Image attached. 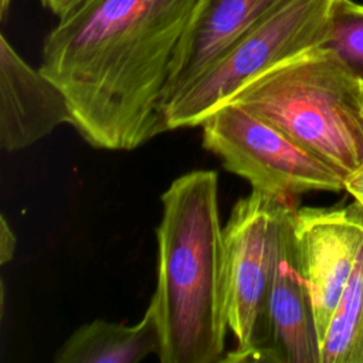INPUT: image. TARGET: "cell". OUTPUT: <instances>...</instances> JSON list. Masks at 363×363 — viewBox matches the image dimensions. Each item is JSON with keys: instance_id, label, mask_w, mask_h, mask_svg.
Masks as SVG:
<instances>
[{"instance_id": "obj_1", "label": "cell", "mask_w": 363, "mask_h": 363, "mask_svg": "<svg viewBox=\"0 0 363 363\" xmlns=\"http://www.w3.org/2000/svg\"><path fill=\"white\" fill-rule=\"evenodd\" d=\"M201 0H82L47 34L40 69L94 147L133 150L167 132L163 104Z\"/></svg>"}, {"instance_id": "obj_2", "label": "cell", "mask_w": 363, "mask_h": 363, "mask_svg": "<svg viewBox=\"0 0 363 363\" xmlns=\"http://www.w3.org/2000/svg\"><path fill=\"white\" fill-rule=\"evenodd\" d=\"M156 227V288L162 363H214L225 356L228 329L218 174L193 170L162 194Z\"/></svg>"}, {"instance_id": "obj_3", "label": "cell", "mask_w": 363, "mask_h": 363, "mask_svg": "<svg viewBox=\"0 0 363 363\" xmlns=\"http://www.w3.org/2000/svg\"><path fill=\"white\" fill-rule=\"evenodd\" d=\"M228 102L262 116L346 179L363 166V82L315 47L245 84Z\"/></svg>"}, {"instance_id": "obj_4", "label": "cell", "mask_w": 363, "mask_h": 363, "mask_svg": "<svg viewBox=\"0 0 363 363\" xmlns=\"http://www.w3.org/2000/svg\"><path fill=\"white\" fill-rule=\"evenodd\" d=\"M333 0H285L231 43L163 108L167 130L200 126L245 84L272 67L319 47Z\"/></svg>"}, {"instance_id": "obj_5", "label": "cell", "mask_w": 363, "mask_h": 363, "mask_svg": "<svg viewBox=\"0 0 363 363\" xmlns=\"http://www.w3.org/2000/svg\"><path fill=\"white\" fill-rule=\"evenodd\" d=\"M295 210L294 199L251 190L223 227L225 312L237 343L223 362H251L261 343L269 288Z\"/></svg>"}, {"instance_id": "obj_6", "label": "cell", "mask_w": 363, "mask_h": 363, "mask_svg": "<svg viewBox=\"0 0 363 363\" xmlns=\"http://www.w3.org/2000/svg\"><path fill=\"white\" fill-rule=\"evenodd\" d=\"M203 146L252 190L278 199L345 190V177L279 128L235 102L201 122Z\"/></svg>"}, {"instance_id": "obj_7", "label": "cell", "mask_w": 363, "mask_h": 363, "mask_svg": "<svg viewBox=\"0 0 363 363\" xmlns=\"http://www.w3.org/2000/svg\"><path fill=\"white\" fill-rule=\"evenodd\" d=\"M294 237L322 345L363 250V207L296 208Z\"/></svg>"}, {"instance_id": "obj_8", "label": "cell", "mask_w": 363, "mask_h": 363, "mask_svg": "<svg viewBox=\"0 0 363 363\" xmlns=\"http://www.w3.org/2000/svg\"><path fill=\"white\" fill-rule=\"evenodd\" d=\"M251 362L320 363V337L298 261L294 218L282 240L268 294L262 339Z\"/></svg>"}, {"instance_id": "obj_9", "label": "cell", "mask_w": 363, "mask_h": 363, "mask_svg": "<svg viewBox=\"0 0 363 363\" xmlns=\"http://www.w3.org/2000/svg\"><path fill=\"white\" fill-rule=\"evenodd\" d=\"M64 92L40 68H33L0 35V146L30 147L62 123L72 125Z\"/></svg>"}, {"instance_id": "obj_10", "label": "cell", "mask_w": 363, "mask_h": 363, "mask_svg": "<svg viewBox=\"0 0 363 363\" xmlns=\"http://www.w3.org/2000/svg\"><path fill=\"white\" fill-rule=\"evenodd\" d=\"M285 0H201L177 51L166 102L194 81L231 43L265 18Z\"/></svg>"}, {"instance_id": "obj_11", "label": "cell", "mask_w": 363, "mask_h": 363, "mask_svg": "<svg viewBox=\"0 0 363 363\" xmlns=\"http://www.w3.org/2000/svg\"><path fill=\"white\" fill-rule=\"evenodd\" d=\"M160 335L149 303L138 323L95 319L81 325L55 352V363H138L157 354Z\"/></svg>"}, {"instance_id": "obj_12", "label": "cell", "mask_w": 363, "mask_h": 363, "mask_svg": "<svg viewBox=\"0 0 363 363\" xmlns=\"http://www.w3.org/2000/svg\"><path fill=\"white\" fill-rule=\"evenodd\" d=\"M320 363H363V250L322 340Z\"/></svg>"}, {"instance_id": "obj_13", "label": "cell", "mask_w": 363, "mask_h": 363, "mask_svg": "<svg viewBox=\"0 0 363 363\" xmlns=\"http://www.w3.org/2000/svg\"><path fill=\"white\" fill-rule=\"evenodd\" d=\"M319 47L332 51L347 71L363 82V4L333 0Z\"/></svg>"}, {"instance_id": "obj_14", "label": "cell", "mask_w": 363, "mask_h": 363, "mask_svg": "<svg viewBox=\"0 0 363 363\" xmlns=\"http://www.w3.org/2000/svg\"><path fill=\"white\" fill-rule=\"evenodd\" d=\"M17 237L4 214L0 216V264L6 265L14 257Z\"/></svg>"}, {"instance_id": "obj_15", "label": "cell", "mask_w": 363, "mask_h": 363, "mask_svg": "<svg viewBox=\"0 0 363 363\" xmlns=\"http://www.w3.org/2000/svg\"><path fill=\"white\" fill-rule=\"evenodd\" d=\"M345 190L363 207V166L346 179Z\"/></svg>"}, {"instance_id": "obj_16", "label": "cell", "mask_w": 363, "mask_h": 363, "mask_svg": "<svg viewBox=\"0 0 363 363\" xmlns=\"http://www.w3.org/2000/svg\"><path fill=\"white\" fill-rule=\"evenodd\" d=\"M41 4L48 9L58 18L65 16L74 7H77L82 0H40Z\"/></svg>"}, {"instance_id": "obj_17", "label": "cell", "mask_w": 363, "mask_h": 363, "mask_svg": "<svg viewBox=\"0 0 363 363\" xmlns=\"http://www.w3.org/2000/svg\"><path fill=\"white\" fill-rule=\"evenodd\" d=\"M10 1L11 0H0V14H1V17L6 16V13L9 10V6H10Z\"/></svg>"}]
</instances>
